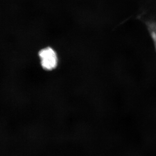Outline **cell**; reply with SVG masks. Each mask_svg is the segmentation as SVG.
<instances>
[{"instance_id":"7a4b0ae2","label":"cell","mask_w":156,"mask_h":156,"mask_svg":"<svg viewBox=\"0 0 156 156\" xmlns=\"http://www.w3.org/2000/svg\"><path fill=\"white\" fill-rule=\"evenodd\" d=\"M147 28L153 40L154 44L156 49V21H149L147 23Z\"/></svg>"},{"instance_id":"6da1fadb","label":"cell","mask_w":156,"mask_h":156,"mask_svg":"<svg viewBox=\"0 0 156 156\" xmlns=\"http://www.w3.org/2000/svg\"><path fill=\"white\" fill-rule=\"evenodd\" d=\"M38 55L41 66L44 69L51 71L57 67L58 56L53 48L50 47L43 48L39 51Z\"/></svg>"}]
</instances>
